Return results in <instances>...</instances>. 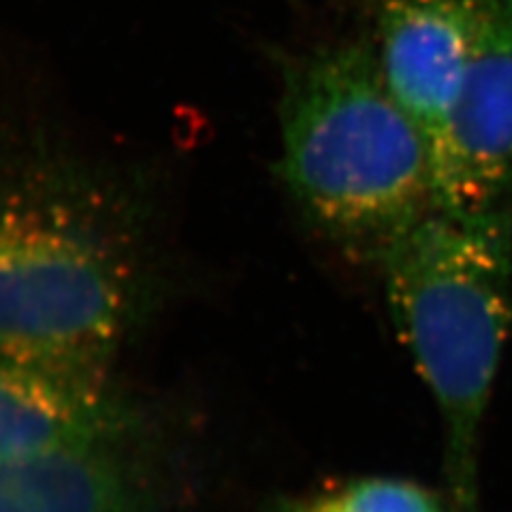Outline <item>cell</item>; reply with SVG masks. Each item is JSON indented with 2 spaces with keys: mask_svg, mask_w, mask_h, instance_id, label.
I'll list each match as a JSON object with an SVG mask.
<instances>
[{
  "mask_svg": "<svg viewBox=\"0 0 512 512\" xmlns=\"http://www.w3.org/2000/svg\"><path fill=\"white\" fill-rule=\"evenodd\" d=\"M131 416L105 376L0 355V459L45 448L124 442Z\"/></svg>",
  "mask_w": 512,
  "mask_h": 512,
  "instance_id": "obj_6",
  "label": "cell"
},
{
  "mask_svg": "<svg viewBox=\"0 0 512 512\" xmlns=\"http://www.w3.org/2000/svg\"><path fill=\"white\" fill-rule=\"evenodd\" d=\"M493 0H376L367 30L389 90L429 148L474 52Z\"/></svg>",
  "mask_w": 512,
  "mask_h": 512,
  "instance_id": "obj_5",
  "label": "cell"
},
{
  "mask_svg": "<svg viewBox=\"0 0 512 512\" xmlns=\"http://www.w3.org/2000/svg\"><path fill=\"white\" fill-rule=\"evenodd\" d=\"M431 158L438 207L512 203V0H493Z\"/></svg>",
  "mask_w": 512,
  "mask_h": 512,
  "instance_id": "obj_4",
  "label": "cell"
},
{
  "mask_svg": "<svg viewBox=\"0 0 512 512\" xmlns=\"http://www.w3.org/2000/svg\"><path fill=\"white\" fill-rule=\"evenodd\" d=\"M171 291L137 171L35 126H0V355L105 376Z\"/></svg>",
  "mask_w": 512,
  "mask_h": 512,
  "instance_id": "obj_1",
  "label": "cell"
},
{
  "mask_svg": "<svg viewBox=\"0 0 512 512\" xmlns=\"http://www.w3.org/2000/svg\"><path fill=\"white\" fill-rule=\"evenodd\" d=\"M399 340L444 425L457 512H478V440L512 331V203L434 207L380 265Z\"/></svg>",
  "mask_w": 512,
  "mask_h": 512,
  "instance_id": "obj_3",
  "label": "cell"
},
{
  "mask_svg": "<svg viewBox=\"0 0 512 512\" xmlns=\"http://www.w3.org/2000/svg\"><path fill=\"white\" fill-rule=\"evenodd\" d=\"M276 512H444L434 493L397 478H361L301 500L280 502Z\"/></svg>",
  "mask_w": 512,
  "mask_h": 512,
  "instance_id": "obj_8",
  "label": "cell"
},
{
  "mask_svg": "<svg viewBox=\"0 0 512 512\" xmlns=\"http://www.w3.org/2000/svg\"><path fill=\"white\" fill-rule=\"evenodd\" d=\"M280 73L286 190L346 259L382 265L438 207L427 137L384 82L367 30L286 56Z\"/></svg>",
  "mask_w": 512,
  "mask_h": 512,
  "instance_id": "obj_2",
  "label": "cell"
},
{
  "mask_svg": "<svg viewBox=\"0 0 512 512\" xmlns=\"http://www.w3.org/2000/svg\"><path fill=\"white\" fill-rule=\"evenodd\" d=\"M124 442L67 444L0 459V512H141Z\"/></svg>",
  "mask_w": 512,
  "mask_h": 512,
  "instance_id": "obj_7",
  "label": "cell"
}]
</instances>
